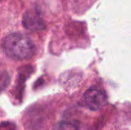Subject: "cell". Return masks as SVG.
I'll list each match as a JSON object with an SVG mask.
<instances>
[{
    "label": "cell",
    "mask_w": 131,
    "mask_h": 130,
    "mask_svg": "<svg viewBox=\"0 0 131 130\" xmlns=\"http://www.w3.org/2000/svg\"><path fill=\"white\" fill-rule=\"evenodd\" d=\"M3 49L5 54L14 60H28L33 57L35 47L32 41L20 33L8 34L3 41Z\"/></svg>",
    "instance_id": "1"
},
{
    "label": "cell",
    "mask_w": 131,
    "mask_h": 130,
    "mask_svg": "<svg viewBox=\"0 0 131 130\" xmlns=\"http://www.w3.org/2000/svg\"><path fill=\"white\" fill-rule=\"evenodd\" d=\"M84 103L86 107L93 111L100 110L107 103L105 93L99 89L91 88L84 93Z\"/></svg>",
    "instance_id": "2"
},
{
    "label": "cell",
    "mask_w": 131,
    "mask_h": 130,
    "mask_svg": "<svg viewBox=\"0 0 131 130\" xmlns=\"http://www.w3.org/2000/svg\"><path fill=\"white\" fill-rule=\"evenodd\" d=\"M22 23L26 29L32 31L43 30L45 27V24L41 14L36 9H30L27 11L23 16Z\"/></svg>",
    "instance_id": "3"
},
{
    "label": "cell",
    "mask_w": 131,
    "mask_h": 130,
    "mask_svg": "<svg viewBox=\"0 0 131 130\" xmlns=\"http://www.w3.org/2000/svg\"><path fill=\"white\" fill-rule=\"evenodd\" d=\"M52 130H80L79 128L72 123L66 122V121H61L56 123Z\"/></svg>",
    "instance_id": "4"
}]
</instances>
